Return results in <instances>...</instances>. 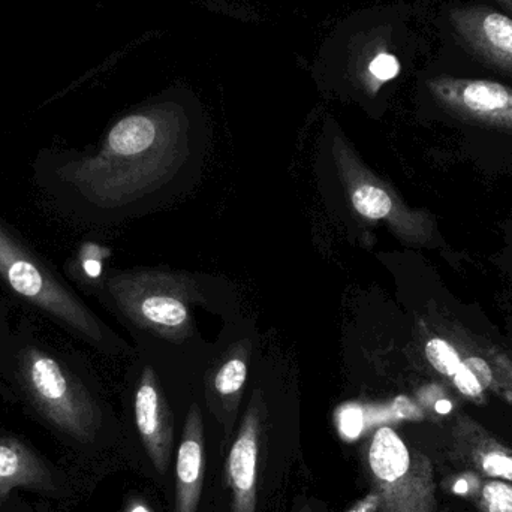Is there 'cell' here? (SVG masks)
<instances>
[{"instance_id": "9", "label": "cell", "mask_w": 512, "mask_h": 512, "mask_svg": "<svg viewBox=\"0 0 512 512\" xmlns=\"http://www.w3.org/2000/svg\"><path fill=\"white\" fill-rule=\"evenodd\" d=\"M427 89L445 111L463 122L512 134V87L489 80L433 77Z\"/></svg>"}, {"instance_id": "19", "label": "cell", "mask_w": 512, "mask_h": 512, "mask_svg": "<svg viewBox=\"0 0 512 512\" xmlns=\"http://www.w3.org/2000/svg\"><path fill=\"white\" fill-rule=\"evenodd\" d=\"M125 512H153L144 502L134 501L128 505Z\"/></svg>"}, {"instance_id": "11", "label": "cell", "mask_w": 512, "mask_h": 512, "mask_svg": "<svg viewBox=\"0 0 512 512\" xmlns=\"http://www.w3.org/2000/svg\"><path fill=\"white\" fill-rule=\"evenodd\" d=\"M134 415L144 448L156 471L164 475L173 450L174 421L150 366L144 367L135 390Z\"/></svg>"}, {"instance_id": "12", "label": "cell", "mask_w": 512, "mask_h": 512, "mask_svg": "<svg viewBox=\"0 0 512 512\" xmlns=\"http://www.w3.org/2000/svg\"><path fill=\"white\" fill-rule=\"evenodd\" d=\"M451 447L454 459L462 465L484 477L512 483V448L469 415H457Z\"/></svg>"}, {"instance_id": "13", "label": "cell", "mask_w": 512, "mask_h": 512, "mask_svg": "<svg viewBox=\"0 0 512 512\" xmlns=\"http://www.w3.org/2000/svg\"><path fill=\"white\" fill-rule=\"evenodd\" d=\"M261 424V403L255 394L228 457V481L233 493L231 512H256Z\"/></svg>"}, {"instance_id": "2", "label": "cell", "mask_w": 512, "mask_h": 512, "mask_svg": "<svg viewBox=\"0 0 512 512\" xmlns=\"http://www.w3.org/2000/svg\"><path fill=\"white\" fill-rule=\"evenodd\" d=\"M42 321L21 313L0 360L5 376L30 408L59 432L90 442L102 411L84 375L80 355L48 333Z\"/></svg>"}, {"instance_id": "3", "label": "cell", "mask_w": 512, "mask_h": 512, "mask_svg": "<svg viewBox=\"0 0 512 512\" xmlns=\"http://www.w3.org/2000/svg\"><path fill=\"white\" fill-rule=\"evenodd\" d=\"M0 288L14 306L39 321L48 322L60 333L105 354L122 351L119 337L90 309L59 268L2 215Z\"/></svg>"}, {"instance_id": "6", "label": "cell", "mask_w": 512, "mask_h": 512, "mask_svg": "<svg viewBox=\"0 0 512 512\" xmlns=\"http://www.w3.org/2000/svg\"><path fill=\"white\" fill-rule=\"evenodd\" d=\"M367 468L378 512H436L432 462L396 430H376L367 450Z\"/></svg>"}, {"instance_id": "8", "label": "cell", "mask_w": 512, "mask_h": 512, "mask_svg": "<svg viewBox=\"0 0 512 512\" xmlns=\"http://www.w3.org/2000/svg\"><path fill=\"white\" fill-rule=\"evenodd\" d=\"M424 354L430 366L468 399L484 402V393L489 391L512 406V357L499 346L474 339L432 337Z\"/></svg>"}, {"instance_id": "7", "label": "cell", "mask_w": 512, "mask_h": 512, "mask_svg": "<svg viewBox=\"0 0 512 512\" xmlns=\"http://www.w3.org/2000/svg\"><path fill=\"white\" fill-rule=\"evenodd\" d=\"M331 152L358 215L369 221L385 222L408 245L430 246L435 242L436 222L433 216L424 210L406 206L388 183L364 167L339 132H334Z\"/></svg>"}, {"instance_id": "4", "label": "cell", "mask_w": 512, "mask_h": 512, "mask_svg": "<svg viewBox=\"0 0 512 512\" xmlns=\"http://www.w3.org/2000/svg\"><path fill=\"white\" fill-rule=\"evenodd\" d=\"M397 29L391 9L352 12L325 36L313 60V75L327 86L375 98L402 74Z\"/></svg>"}, {"instance_id": "1", "label": "cell", "mask_w": 512, "mask_h": 512, "mask_svg": "<svg viewBox=\"0 0 512 512\" xmlns=\"http://www.w3.org/2000/svg\"><path fill=\"white\" fill-rule=\"evenodd\" d=\"M200 123L192 93L171 89L117 119L95 149L42 150L33 183L72 221H117L180 173Z\"/></svg>"}, {"instance_id": "15", "label": "cell", "mask_w": 512, "mask_h": 512, "mask_svg": "<svg viewBox=\"0 0 512 512\" xmlns=\"http://www.w3.org/2000/svg\"><path fill=\"white\" fill-rule=\"evenodd\" d=\"M51 474L41 459L21 442L0 441V496L17 487L47 489Z\"/></svg>"}, {"instance_id": "10", "label": "cell", "mask_w": 512, "mask_h": 512, "mask_svg": "<svg viewBox=\"0 0 512 512\" xmlns=\"http://www.w3.org/2000/svg\"><path fill=\"white\" fill-rule=\"evenodd\" d=\"M450 23L460 44L512 78V18L484 5L454 6Z\"/></svg>"}, {"instance_id": "20", "label": "cell", "mask_w": 512, "mask_h": 512, "mask_svg": "<svg viewBox=\"0 0 512 512\" xmlns=\"http://www.w3.org/2000/svg\"><path fill=\"white\" fill-rule=\"evenodd\" d=\"M498 5H501L505 11L510 12L512 14V0H495Z\"/></svg>"}, {"instance_id": "16", "label": "cell", "mask_w": 512, "mask_h": 512, "mask_svg": "<svg viewBox=\"0 0 512 512\" xmlns=\"http://www.w3.org/2000/svg\"><path fill=\"white\" fill-rule=\"evenodd\" d=\"M248 378V364L243 358H230L216 373L215 388L224 399L237 397L245 387Z\"/></svg>"}, {"instance_id": "5", "label": "cell", "mask_w": 512, "mask_h": 512, "mask_svg": "<svg viewBox=\"0 0 512 512\" xmlns=\"http://www.w3.org/2000/svg\"><path fill=\"white\" fill-rule=\"evenodd\" d=\"M105 303L141 330L180 340L192 333L191 306L200 300L194 277L167 270H116L105 274Z\"/></svg>"}, {"instance_id": "14", "label": "cell", "mask_w": 512, "mask_h": 512, "mask_svg": "<svg viewBox=\"0 0 512 512\" xmlns=\"http://www.w3.org/2000/svg\"><path fill=\"white\" fill-rule=\"evenodd\" d=\"M203 430L200 408L192 405L177 451L176 512H198L200 508L204 475Z\"/></svg>"}, {"instance_id": "21", "label": "cell", "mask_w": 512, "mask_h": 512, "mask_svg": "<svg viewBox=\"0 0 512 512\" xmlns=\"http://www.w3.org/2000/svg\"><path fill=\"white\" fill-rule=\"evenodd\" d=\"M300 512H312V510H310L309 505H303V507H301Z\"/></svg>"}, {"instance_id": "17", "label": "cell", "mask_w": 512, "mask_h": 512, "mask_svg": "<svg viewBox=\"0 0 512 512\" xmlns=\"http://www.w3.org/2000/svg\"><path fill=\"white\" fill-rule=\"evenodd\" d=\"M481 512H512V484L502 480L487 481L477 501Z\"/></svg>"}, {"instance_id": "18", "label": "cell", "mask_w": 512, "mask_h": 512, "mask_svg": "<svg viewBox=\"0 0 512 512\" xmlns=\"http://www.w3.org/2000/svg\"><path fill=\"white\" fill-rule=\"evenodd\" d=\"M12 310H14V303L0 288V360H2L3 352L11 339L12 328H14L15 321L12 319V315H14Z\"/></svg>"}]
</instances>
